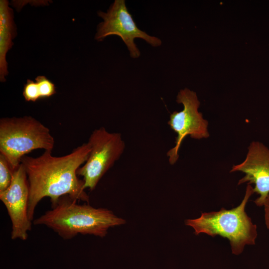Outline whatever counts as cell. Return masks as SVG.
Segmentation results:
<instances>
[{
    "label": "cell",
    "mask_w": 269,
    "mask_h": 269,
    "mask_svg": "<svg viewBox=\"0 0 269 269\" xmlns=\"http://www.w3.org/2000/svg\"><path fill=\"white\" fill-rule=\"evenodd\" d=\"M90 151L87 142L63 156H53L52 151L45 150L37 157L27 155L22 157L21 163L28 182V215L31 221L37 205L45 197L50 198L52 206L66 195L74 200L89 202L84 181L78 178L77 171L85 163Z\"/></svg>",
    "instance_id": "6da1fadb"
},
{
    "label": "cell",
    "mask_w": 269,
    "mask_h": 269,
    "mask_svg": "<svg viewBox=\"0 0 269 269\" xmlns=\"http://www.w3.org/2000/svg\"><path fill=\"white\" fill-rule=\"evenodd\" d=\"M76 201L68 195L60 197L51 209L35 219L33 224L46 226L67 240L79 234L102 238L110 228L126 223L111 210L80 205Z\"/></svg>",
    "instance_id": "7a4b0ae2"
},
{
    "label": "cell",
    "mask_w": 269,
    "mask_h": 269,
    "mask_svg": "<svg viewBox=\"0 0 269 269\" xmlns=\"http://www.w3.org/2000/svg\"><path fill=\"white\" fill-rule=\"evenodd\" d=\"M254 187L247 185L245 196L239 205L231 209L222 208L218 211L202 213L200 217L185 221L192 227L194 234H206L214 237L217 235L228 239L233 254L240 255L246 245L255 244L257 227L245 211Z\"/></svg>",
    "instance_id": "3957f363"
},
{
    "label": "cell",
    "mask_w": 269,
    "mask_h": 269,
    "mask_svg": "<svg viewBox=\"0 0 269 269\" xmlns=\"http://www.w3.org/2000/svg\"><path fill=\"white\" fill-rule=\"evenodd\" d=\"M54 143L49 129L31 116L0 120V154L13 171L26 154L39 148L52 151Z\"/></svg>",
    "instance_id": "277c9868"
},
{
    "label": "cell",
    "mask_w": 269,
    "mask_h": 269,
    "mask_svg": "<svg viewBox=\"0 0 269 269\" xmlns=\"http://www.w3.org/2000/svg\"><path fill=\"white\" fill-rule=\"evenodd\" d=\"M88 143L90 146L88 157L77 174L83 176L85 189L92 191L122 155L125 143L121 134L109 133L104 127L95 130Z\"/></svg>",
    "instance_id": "5b68a950"
},
{
    "label": "cell",
    "mask_w": 269,
    "mask_h": 269,
    "mask_svg": "<svg viewBox=\"0 0 269 269\" xmlns=\"http://www.w3.org/2000/svg\"><path fill=\"white\" fill-rule=\"evenodd\" d=\"M103 21L99 24L95 39L101 41L109 35L121 37L127 46L131 57L137 58L140 52L134 42L136 38H140L153 47L161 45V40L151 36L138 28L132 15L129 12L125 0H115L106 12H98Z\"/></svg>",
    "instance_id": "8992f818"
},
{
    "label": "cell",
    "mask_w": 269,
    "mask_h": 269,
    "mask_svg": "<svg viewBox=\"0 0 269 269\" xmlns=\"http://www.w3.org/2000/svg\"><path fill=\"white\" fill-rule=\"evenodd\" d=\"M176 102L182 104V111L173 112L170 115L168 124L177 136L175 146L167 152L169 162L175 164L179 158L181 144L186 136L200 139L209 136L208 122L198 111L200 102L196 93L187 88L181 90L177 96Z\"/></svg>",
    "instance_id": "52a82bcc"
},
{
    "label": "cell",
    "mask_w": 269,
    "mask_h": 269,
    "mask_svg": "<svg viewBox=\"0 0 269 269\" xmlns=\"http://www.w3.org/2000/svg\"><path fill=\"white\" fill-rule=\"evenodd\" d=\"M0 200L7 209L12 224L11 238L26 240L31 229L28 215L29 186L27 174L21 163L13 171L9 186L0 191Z\"/></svg>",
    "instance_id": "ba28073f"
},
{
    "label": "cell",
    "mask_w": 269,
    "mask_h": 269,
    "mask_svg": "<svg viewBox=\"0 0 269 269\" xmlns=\"http://www.w3.org/2000/svg\"><path fill=\"white\" fill-rule=\"evenodd\" d=\"M236 171L245 173L238 185L246 182L255 184L254 193L259 197L254 202L257 206H263L269 194V148L261 142L252 141L245 160L233 165L230 170V172Z\"/></svg>",
    "instance_id": "9c48e42d"
},
{
    "label": "cell",
    "mask_w": 269,
    "mask_h": 269,
    "mask_svg": "<svg viewBox=\"0 0 269 269\" xmlns=\"http://www.w3.org/2000/svg\"><path fill=\"white\" fill-rule=\"evenodd\" d=\"M6 0H0V80L3 82L8 74L6 56L11 48L15 35L12 9Z\"/></svg>",
    "instance_id": "30bf717a"
},
{
    "label": "cell",
    "mask_w": 269,
    "mask_h": 269,
    "mask_svg": "<svg viewBox=\"0 0 269 269\" xmlns=\"http://www.w3.org/2000/svg\"><path fill=\"white\" fill-rule=\"evenodd\" d=\"M13 172L5 157L0 154V191L4 190L9 186Z\"/></svg>",
    "instance_id": "8fae6325"
},
{
    "label": "cell",
    "mask_w": 269,
    "mask_h": 269,
    "mask_svg": "<svg viewBox=\"0 0 269 269\" xmlns=\"http://www.w3.org/2000/svg\"><path fill=\"white\" fill-rule=\"evenodd\" d=\"M40 99L47 98L56 93V87L53 83L44 76H38L36 77Z\"/></svg>",
    "instance_id": "7c38bea8"
},
{
    "label": "cell",
    "mask_w": 269,
    "mask_h": 269,
    "mask_svg": "<svg viewBox=\"0 0 269 269\" xmlns=\"http://www.w3.org/2000/svg\"><path fill=\"white\" fill-rule=\"evenodd\" d=\"M23 96L27 102H35L40 99L38 87L36 82L27 79L24 85Z\"/></svg>",
    "instance_id": "4fadbf2b"
},
{
    "label": "cell",
    "mask_w": 269,
    "mask_h": 269,
    "mask_svg": "<svg viewBox=\"0 0 269 269\" xmlns=\"http://www.w3.org/2000/svg\"><path fill=\"white\" fill-rule=\"evenodd\" d=\"M265 220L267 228L269 230V194L268 195L264 204Z\"/></svg>",
    "instance_id": "5bb4252c"
}]
</instances>
